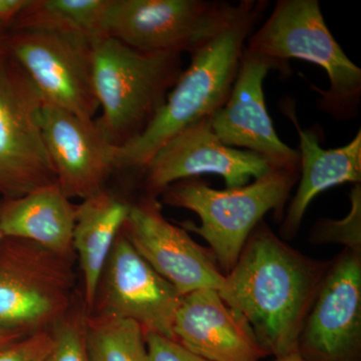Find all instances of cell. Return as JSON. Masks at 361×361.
I'll return each instance as SVG.
<instances>
[{
    "label": "cell",
    "instance_id": "6da1fadb",
    "mask_svg": "<svg viewBox=\"0 0 361 361\" xmlns=\"http://www.w3.org/2000/svg\"><path fill=\"white\" fill-rule=\"evenodd\" d=\"M329 265L292 248L261 221L217 291L245 317L267 355L281 357L297 351Z\"/></svg>",
    "mask_w": 361,
    "mask_h": 361
},
{
    "label": "cell",
    "instance_id": "7a4b0ae2",
    "mask_svg": "<svg viewBox=\"0 0 361 361\" xmlns=\"http://www.w3.org/2000/svg\"><path fill=\"white\" fill-rule=\"evenodd\" d=\"M267 1L242 0L234 16L215 37L191 52L153 122L141 135L116 149V169L142 172L172 137L221 110L231 92L246 40L253 33Z\"/></svg>",
    "mask_w": 361,
    "mask_h": 361
},
{
    "label": "cell",
    "instance_id": "3957f363",
    "mask_svg": "<svg viewBox=\"0 0 361 361\" xmlns=\"http://www.w3.org/2000/svg\"><path fill=\"white\" fill-rule=\"evenodd\" d=\"M92 84L102 115L96 122L122 148L153 122L183 71L182 54H147L109 37L92 40Z\"/></svg>",
    "mask_w": 361,
    "mask_h": 361
},
{
    "label": "cell",
    "instance_id": "277c9868",
    "mask_svg": "<svg viewBox=\"0 0 361 361\" xmlns=\"http://www.w3.org/2000/svg\"><path fill=\"white\" fill-rule=\"evenodd\" d=\"M298 180V168L272 169L250 184L226 190L213 189L199 177L190 178L170 185L161 194V202L199 216L200 226L192 221L178 225L205 240L226 275L266 214L274 211L278 221L283 218L285 204Z\"/></svg>",
    "mask_w": 361,
    "mask_h": 361
},
{
    "label": "cell",
    "instance_id": "5b68a950",
    "mask_svg": "<svg viewBox=\"0 0 361 361\" xmlns=\"http://www.w3.org/2000/svg\"><path fill=\"white\" fill-rule=\"evenodd\" d=\"M246 49L285 66L290 59L319 66L330 85L326 90L312 87L322 94L318 108L341 120L357 115L361 68L330 32L317 0L277 1L264 25L247 39Z\"/></svg>",
    "mask_w": 361,
    "mask_h": 361
},
{
    "label": "cell",
    "instance_id": "8992f818",
    "mask_svg": "<svg viewBox=\"0 0 361 361\" xmlns=\"http://www.w3.org/2000/svg\"><path fill=\"white\" fill-rule=\"evenodd\" d=\"M0 243V329L32 334L49 329L73 307V257L27 240Z\"/></svg>",
    "mask_w": 361,
    "mask_h": 361
},
{
    "label": "cell",
    "instance_id": "52a82bcc",
    "mask_svg": "<svg viewBox=\"0 0 361 361\" xmlns=\"http://www.w3.org/2000/svg\"><path fill=\"white\" fill-rule=\"evenodd\" d=\"M237 9L205 0H110L104 37L147 54L193 52L215 37Z\"/></svg>",
    "mask_w": 361,
    "mask_h": 361
},
{
    "label": "cell",
    "instance_id": "ba28073f",
    "mask_svg": "<svg viewBox=\"0 0 361 361\" xmlns=\"http://www.w3.org/2000/svg\"><path fill=\"white\" fill-rule=\"evenodd\" d=\"M44 99L7 49L0 54V191L11 198L56 183L42 128Z\"/></svg>",
    "mask_w": 361,
    "mask_h": 361
},
{
    "label": "cell",
    "instance_id": "9c48e42d",
    "mask_svg": "<svg viewBox=\"0 0 361 361\" xmlns=\"http://www.w3.org/2000/svg\"><path fill=\"white\" fill-rule=\"evenodd\" d=\"M92 42L77 33L30 27L13 30L6 45L44 103L94 120L99 103L92 84Z\"/></svg>",
    "mask_w": 361,
    "mask_h": 361
},
{
    "label": "cell",
    "instance_id": "30bf717a",
    "mask_svg": "<svg viewBox=\"0 0 361 361\" xmlns=\"http://www.w3.org/2000/svg\"><path fill=\"white\" fill-rule=\"evenodd\" d=\"M182 298L121 231L104 265L89 314L132 320L145 336L156 334L175 341V317Z\"/></svg>",
    "mask_w": 361,
    "mask_h": 361
},
{
    "label": "cell",
    "instance_id": "8fae6325",
    "mask_svg": "<svg viewBox=\"0 0 361 361\" xmlns=\"http://www.w3.org/2000/svg\"><path fill=\"white\" fill-rule=\"evenodd\" d=\"M308 361H361V251L330 263L299 336Z\"/></svg>",
    "mask_w": 361,
    "mask_h": 361
},
{
    "label": "cell",
    "instance_id": "7c38bea8",
    "mask_svg": "<svg viewBox=\"0 0 361 361\" xmlns=\"http://www.w3.org/2000/svg\"><path fill=\"white\" fill-rule=\"evenodd\" d=\"M126 238L152 267L183 296L200 289L218 290L225 275L212 251L166 219L156 197L130 204L122 228Z\"/></svg>",
    "mask_w": 361,
    "mask_h": 361
},
{
    "label": "cell",
    "instance_id": "4fadbf2b",
    "mask_svg": "<svg viewBox=\"0 0 361 361\" xmlns=\"http://www.w3.org/2000/svg\"><path fill=\"white\" fill-rule=\"evenodd\" d=\"M211 121L194 123L159 149L142 172L146 196L158 198L178 180L207 174L221 176L228 189L245 186L272 170L258 154L223 144Z\"/></svg>",
    "mask_w": 361,
    "mask_h": 361
},
{
    "label": "cell",
    "instance_id": "5bb4252c",
    "mask_svg": "<svg viewBox=\"0 0 361 361\" xmlns=\"http://www.w3.org/2000/svg\"><path fill=\"white\" fill-rule=\"evenodd\" d=\"M288 66L244 49L231 92L212 116V129L226 146L262 157L272 169L298 168V151L278 137L266 108L263 82L271 70L286 73Z\"/></svg>",
    "mask_w": 361,
    "mask_h": 361
},
{
    "label": "cell",
    "instance_id": "9a60e30c",
    "mask_svg": "<svg viewBox=\"0 0 361 361\" xmlns=\"http://www.w3.org/2000/svg\"><path fill=\"white\" fill-rule=\"evenodd\" d=\"M42 128L56 183L68 198L85 199L104 189L116 170V147L94 118H80L44 102Z\"/></svg>",
    "mask_w": 361,
    "mask_h": 361
},
{
    "label": "cell",
    "instance_id": "2e32d148",
    "mask_svg": "<svg viewBox=\"0 0 361 361\" xmlns=\"http://www.w3.org/2000/svg\"><path fill=\"white\" fill-rule=\"evenodd\" d=\"M174 337L183 348L209 361H260L268 356L245 317L215 289L183 296Z\"/></svg>",
    "mask_w": 361,
    "mask_h": 361
},
{
    "label": "cell",
    "instance_id": "e0dca14e",
    "mask_svg": "<svg viewBox=\"0 0 361 361\" xmlns=\"http://www.w3.org/2000/svg\"><path fill=\"white\" fill-rule=\"evenodd\" d=\"M282 111L295 127L300 142L299 185L281 227L282 236L292 239L315 197L337 185L360 184L361 133L358 130L355 139L341 148L325 149L320 146L318 133L300 127L291 99L283 102Z\"/></svg>",
    "mask_w": 361,
    "mask_h": 361
},
{
    "label": "cell",
    "instance_id": "ac0fdd59",
    "mask_svg": "<svg viewBox=\"0 0 361 361\" xmlns=\"http://www.w3.org/2000/svg\"><path fill=\"white\" fill-rule=\"evenodd\" d=\"M75 222V205L58 183L9 199L0 207L4 237L27 240L65 257H73Z\"/></svg>",
    "mask_w": 361,
    "mask_h": 361
},
{
    "label": "cell",
    "instance_id": "d6986e66",
    "mask_svg": "<svg viewBox=\"0 0 361 361\" xmlns=\"http://www.w3.org/2000/svg\"><path fill=\"white\" fill-rule=\"evenodd\" d=\"M130 208V203L106 189L82 199V203L75 206L73 250L78 254L84 278L87 314L92 310L104 265Z\"/></svg>",
    "mask_w": 361,
    "mask_h": 361
},
{
    "label": "cell",
    "instance_id": "ffe728a7",
    "mask_svg": "<svg viewBox=\"0 0 361 361\" xmlns=\"http://www.w3.org/2000/svg\"><path fill=\"white\" fill-rule=\"evenodd\" d=\"M110 0H30L13 30L47 28L77 33L90 40L104 37Z\"/></svg>",
    "mask_w": 361,
    "mask_h": 361
},
{
    "label": "cell",
    "instance_id": "44dd1931",
    "mask_svg": "<svg viewBox=\"0 0 361 361\" xmlns=\"http://www.w3.org/2000/svg\"><path fill=\"white\" fill-rule=\"evenodd\" d=\"M85 342L90 361H148L144 331L132 320L87 314Z\"/></svg>",
    "mask_w": 361,
    "mask_h": 361
},
{
    "label": "cell",
    "instance_id": "7402d4cb",
    "mask_svg": "<svg viewBox=\"0 0 361 361\" xmlns=\"http://www.w3.org/2000/svg\"><path fill=\"white\" fill-rule=\"evenodd\" d=\"M85 310L73 306L52 325V346L45 361H90L85 342Z\"/></svg>",
    "mask_w": 361,
    "mask_h": 361
},
{
    "label": "cell",
    "instance_id": "603a6c76",
    "mask_svg": "<svg viewBox=\"0 0 361 361\" xmlns=\"http://www.w3.org/2000/svg\"><path fill=\"white\" fill-rule=\"evenodd\" d=\"M351 208L341 220L316 222L310 238L314 243H339L345 248L361 251V186L355 184L349 195Z\"/></svg>",
    "mask_w": 361,
    "mask_h": 361
},
{
    "label": "cell",
    "instance_id": "cb8c5ba5",
    "mask_svg": "<svg viewBox=\"0 0 361 361\" xmlns=\"http://www.w3.org/2000/svg\"><path fill=\"white\" fill-rule=\"evenodd\" d=\"M52 346L51 329L39 330L0 351V361H45Z\"/></svg>",
    "mask_w": 361,
    "mask_h": 361
},
{
    "label": "cell",
    "instance_id": "d4e9b609",
    "mask_svg": "<svg viewBox=\"0 0 361 361\" xmlns=\"http://www.w3.org/2000/svg\"><path fill=\"white\" fill-rule=\"evenodd\" d=\"M145 339L148 361H209L167 337L148 334Z\"/></svg>",
    "mask_w": 361,
    "mask_h": 361
},
{
    "label": "cell",
    "instance_id": "484cf974",
    "mask_svg": "<svg viewBox=\"0 0 361 361\" xmlns=\"http://www.w3.org/2000/svg\"><path fill=\"white\" fill-rule=\"evenodd\" d=\"M30 0H0V30L14 27Z\"/></svg>",
    "mask_w": 361,
    "mask_h": 361
},
{
    "label": "cell",
    "instance_id": "4316f807",
    "mask_svg": "<svg viewBox=\"0 0 361 361\" xmlns=\"http://www.w3.org/2000/svg\"><path fill=\"white\" fill-rule=\"evenodd\" d=\"M272 361H308L305 358L299 355L297 351L295 353H289V355L281 356V357L274 358Z\"/></svg>",
    "mask_w": 361,
    "mask_h": 361
},
{
    "label": "cell",
    "instance_id": "83f0119b",
    "mask_svg": "<svg viewBox=\"0 0 361 361\" xmlns=\"http://www.w3.org/2000/svg\"><path fill=\"white\" fill-rule=\"evenodd\" d=\"M9 338H11V334H9V331L0 329V345Z\"/></svg>",
    "mask_w": 361,
    "mask_h": 361
},
{
    "label": "cell",
    "instance_id": "f1b7e54d",
    "mask_svg": "<svg viewBox=\"0 0 361 361\" xmlns=\"http://www.w3.org/2000/svg\"><path fill=\"white\" fill-rule=\"evenodd\" d=\"M4 239V235H2L1 231H0V243H1L2 240Z\"/></svg>",
    "mask_w": 361,
    "mask_h": 361
},
{
    "label": "cell",
    "instance_id": "f546056e",
    "mask_svg": "<svg viewBox=\"0 0 361 361\" xmlns=\"http://www.w3.org/2000/svg\"><path fill=\"white\" fill-rule=\"evenodd\" d=\"M6 47H4V49H1V44H0V54H1L2 51H6Z\"/></svg>",
    "mask_w": 361,
    "mask_h": 361
}]
</instances>
